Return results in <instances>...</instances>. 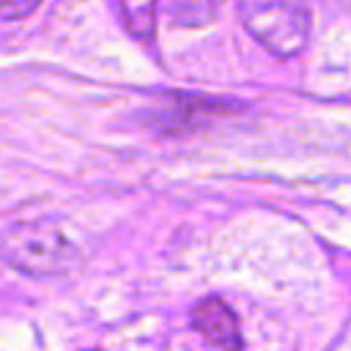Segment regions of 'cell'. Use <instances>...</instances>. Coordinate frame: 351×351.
Here are the masks:
<instances>
[{
	"instance_id": "obj_1",
	"label": "cell",
	"mask_w": 351,
	"mask_h": 351,
	"mask_svg": "<svg viewBox=\"0 0 351 351\" xmlns=\"http://www.w3.org/2000/svg\"><path fill=\"white\" fill-rule=\"evenodd\" d=\"M0 258L30 277H55L77 266L80 250L60 225L25 219L0 233Z\"/></svg>"
},
{
	"instance_id": "obj_2",
	"label": "cell",
	"mask_w": 351,
	"mask_h": 351,
	"mask_svg": "<svg viewBox=\"0 0 351 351\" xmlns=\"http://www.w3.org/2000/svg\"><path fill=\"white\" fill-rule=\"evenodd\" d=\"M239 14L247 33L277 58H293L310 41L307 0H239Z\"/></svg>"
},
{
	"instance_id": "obj_3",
	"label": "cell",
	"mask_w": 351,
	"mask_h": 351,
	"mask_svg": "<svg viewBox=\"0 0 351 351\" xmlns=\"http://www.w3.org/2000/svg\"><path fill=\"white\" fill-rule=\"evenodd\" d=\"M236 110H239V104L214 99V96L167 93L165 107L159 112H154V126L165 134H181V132H192V129L219 118L222 112H236Z\"/></svg>"
},
{
	"instance_id": "obj_4",
	"label": "cell",
	"mask_w": 351,
	"mask_h": 351,
	"mask_svg": "<svg viewBox=\"0 0 351 351\" xmlns=\"http://www.w3.org/2000/svg\"><path fill=\"white\" fill-rule=\"evenodd\" d=\"M192 324L203 335L208 351H241V332L236 313L219 296H206L192 310Z\"/></svg>"
},
{
	"instance_id": "obj_5",
	"label": "cell",
	"mask_w": 351,
	"mask_h": 351,
	"mask_svg": "<svg viewBox=\"0 0 351 351\" xmlns=\"http://www.w3.org/2000/svg\"><path fill=\"white\" fill-rule=\"evenodd\" d=\"M156 3L159 0H118L121 22L137 41H151L156 33Z\"/></svg>"
},
{
	"instance_id": "obj_6",
	"label": "cell",
	"mask_w": 351,
	"mask_h": 351,
	"mask_svg": "<svg viewBox=\"0 0 351 351\" xmlns=\"http://www.w3.org/2000/svg\"><path fill=\"white\" fill-rule=\"evenodd\" d=\"M225 0H167L170 19L181 27H203L208 25Z\"/></svg>"
},
{
	"instance_id": "obj_7",
	"label": "cell",
	"mask_w": 351,
	"mask_h": 351,
	"mask_svg": "<svg viewBox=\"0 0 351 351\" xmlns=\"http://www.w3.org/2000/svg\"><path fill=\"white\" fill-rule=\"evenodd\" d=\"M38 5H41V0H0V16L8 19V22L25 19V16H30Z\"/></svg>"
}]
</instances>
